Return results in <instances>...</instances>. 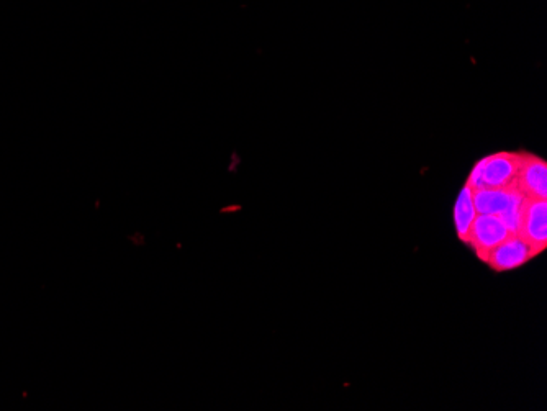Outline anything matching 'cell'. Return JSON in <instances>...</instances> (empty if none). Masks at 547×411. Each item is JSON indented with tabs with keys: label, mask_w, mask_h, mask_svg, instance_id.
<instances>
[{
	"label": "cell",
	"mask_w": 547,
	"mask_h": 411,
	"mask_svg": "<svg viewBox=\"0 0 547 411\" xmlns=\"http://www.w3.org/2000/svg\"><path fill=\"white\" fill-rule=\"evenodd\" d=\"M521 158H523V151L521 153L500 151V153L485 156L472 168L466 184L474 190L515 189Z\"/></svg>",
	"instance_id": "6da1fadb"
},
{
	"label": "cell",
	"mask_w": 547,
	"mask_h": 411,
	"mask_svg": "<svg viewBox=\"0 0 547 411\" xmlns=\"http://www.w3.org/2000/svg\"><path fill=\"white\" fill-rule=\"evenodd\" d=\"M518 235L533 248L536 256L547 248V200L528 199L521 208L520 231Z\"/></svg>",
	"instance_id": "7a4b0ae2"
},
{
	"label": "cell",
	"mask_w": 547,
	"mask_h": 411,
	"mask_svg": "<svg viewBox=\"0 0 547 411\" xmlns=\"http://www.w3.org/2000/svg\"><path fill=\"white\" fill-rule=\"evenodd\" d=\"M508 235L510 233L497 215L477 213L471 231H469L467 246H471L477 254V258L485 262L489 258L490 251L497 248L502 241L507 240Z\"/></svg>",
	"instance_id": "3957f363"
},
{
	"label": "cell",
	"mask_w": 547,
	"mask_h": 411,
	"mask_svg": "<svg viewBox=\"0 0 547 411\" xmlns=\"http://www.w3.org/2000/svg\"><path fill=\"white\" fill-rule=\"evenodd\" d=\"M536 258L533 248L518 233H510L507 240L490 251L485 264L495 272L515 271Z\"/></svg>",
	"instance_id": "277c9868"
},
{
	"label": "cell",
	"mask_w": 547,
	"mask_h": 411,
	"mask_svg": "<svg viewBox=\"0 0 547 411\" xmlns=\"http://www.w3.org/2000/svg\"><path fill=\"white\" fill-rule=\"evenodd\" d=\"M515 189L528 199L547 200L546 159L534 154L523 153L520 171L516 176Z\"/></svg>",
	"instance_id": "5b68a950"
},
{
	"label": "cell",
	"mask_w": 547,
	"mask_h": 411,
	"mask_svg": "<svg viewBox=\"0 0 547 411\" xmlns=\"http://www.w3.org/2000/svg\"><path fill=\"white\" fill-rule=\"evenodd\" d=\"M525 195L516 189H475L474 205L482 215H503L518 212L525 204Z\"/></svg>",
	"instance_id": "8992f818"
},
{
	"label": "cell",
	"mask_w": 547,
	"mask_h": 411,
	"mask_svg": "<svg viewBox=\"0 0 547 411\" xmlns=\"http://www.w3.org/2000/svg\"><path fill=\"white\" fill-rule=\"evenodd\" d=\"M475 217H477V210L474 205V189L466 184L457 195L456 205H454V226H456L457 238L462 243L467 244Z\"/></svg>",
	"instance_id": "52a82bcc"
}]
</instances>
